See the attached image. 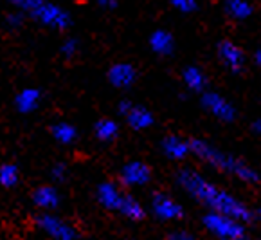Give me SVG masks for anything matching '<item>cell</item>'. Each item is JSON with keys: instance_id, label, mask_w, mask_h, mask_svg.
Instances as JSON below:
<instances>
[{"instance_id": "6da1fadb", "label": "cell", "mask_w": 261, "mask_h": 240, "mask_svg": "<svg viewBox=\"0 0 261 240\" xmlns=\"http://www.w3.org/2000/svg\"><path fill=\"white\" fill-rule=\"evenodd\" d=\"M175 182L193 201L205 206L207 211L229 215V217L236 219V221L243 222V224H247V222H250L254 219V213L250 211V208L242 199L220 188L218 184L209 181L204 174H200L195 168L184 166L180 170H177Z\"/></svg>"}, {"instance_id": "7a4b0ae2", "label": "cell", "mask_w": 261, "mask_h": 240, "mask_svg": "<svg viewBox=\"0 0 261 240\" xmlns=\"http://www.w3.org/2000/svg\"><path fill=\"white\" fill-rule=\"evenodd\" d=\"M191 152L196 161L220 172V174L234 177L236 181L245 182V184H259L261 182L259 168H256L232 152L216 147L211 141L202 139V137H191Z\"/></svg>"}, {"instance_id": "3957f363", "label": "cell", "mask_w": 261, "mask_h": 240, "mask_svg": "<svg viewBox=\"0 0 261 240\" xmlns=\"http://www.w3.org/2000/svg\"><path fill=\"white\" fill-rule=\"evenodd\" d=\"M13 9L23 13L27 18L53 31H67L72 28V15L69 9L53 0H9Z\"/></svg>"}, {"instance_id": "277c9868", "label": "cell", "mask_w": 261, "mask_h": 240, "mask_svg": "<svg viewBox=\"0 0 261 240\" xmlns=\"http://www.w3.org/2000/svg\"><path fill=\"white\" fill-rule=\"evenodd\" d=\"M204 228L218 240H243L245 238V224L229 215L207 211L202 219Z\"/></svg>"}, {"instance_id": "5b68a950", "label": "cell", "mask_w": 261, "mask_h": 240, "mask_svg": "<svg viewBox=\"0 0 261 240\" xmlns=\"http://www.w3.org/2000/svg\"><path fill=\"white\" fill-rule=\"evenodd\" d=\"M200 107L220 123H232L238 117L236 105L216 90H205L200 94Z\"/></svg>"}, {"instance_id": "8992f818", "label": "cell", "mask_w": 261, "mask_h": 240, "mask_svg": "<svg viewBox=\"0 0 261 240\" xmlns=\"http://www.w3.org/2000/svg\"><path fill=\"white\" fill-rule=\"evenodd\" d=\"M117 114L123 117V121L135 132H144L150 130L151 127L155 125V114L151 112L148 107L141 103H135V101L128 100H121L115 107Z\"/></svg>"}, {"instance_id": "52a82bcc", "label": "cell", "mask_w": 261, "mask_h": 240, "mask_svg": "<svg viewBox=\"0 0 261 240\" xmlns=\"http://www.w3.org/2000/svg\"><path fill=\"white\" fill-rule=\"evenodd\" d=\"M153 179V168L141 159H132L124 163L117 175V182L123 188H142L151 182Z\"/></svg>"}, {"instance_id": "ba28073f", "label": "cell", "mask_w": 261, "mask_h": 240, "mask_svg": "<svg viewBox=\"0 0 261 240\" xmlns=\"http://www.w3.org/2000/svg\"><path fill=\"white\" fill-rule=\"evenodd\" d=\"M35 224L43 235H47L53 240H76L77 229L65 219L58 217L54 213H40L35 219Z\"/></svg>"}, {"instance_id": "9c48e42d", "label": "cell", "mask_w": 261, "mask_h": 240, "mask_svg": "<svg viewBox=\"0 0 261 240\" xmlns=\"http://www.w3.org/2000/svg\"><path fill=\"white\" fill-rule=\"evenodd\" d=\"M150 209L153 217L162 222H177L184 219V206L166 191H155L150 199Z\"/></svg>"}, {"instance_id": "30bf717a", "label": "cell", "mask_w": 261, "mask_h": 240, "mask_svg": "<svg viewBox=\"0 0 261 240\" xmlns=\"http://www.w3.org/2000/svg\"><path fill=\"white\" fill-rule=\"evenodd\" d=\"M216 56H218L220 63L232 74H240L247 65L245 51L234 40H229V38L220 40L218 45H216Z\"/></svg>"}, {"instance_id": "8fae6325", "label": "cell", "mask_w": 261, "mask_h": 240, "mask_svg": "<svg viewBox=\"0 0 261 240\" xmlns=\"http://www.w3.org/2000/svg\"><path fill=\"white\" fill-rule=\"evenodd\" d=\"M107 80L114 89L128 90L137 83L139 70H137V67L130 62H115L108 67Z\"/></svg>"}, {"instance_id": "7c38bea8", "label": "cell", "mask_w": 261, "mask_h": 240, "mask_svg": "<svg viewBox=\"0 0 261 240\" xmlns=\"http://www.w3.org/2000/svg\"><path fill=\"white\" fill-rule=\"evenodd\" d=\"M162 155L168 161H175V163H182L186 159L193 157L191 152V137H182L178 134H168L161 139L159 143Z\"/></svg>"}, {"instance_id": "4fadbf2b", "label": "cell", "mask_w": 261, "mask_h": 240, "mask_svg": "<svg viewBox=\"0 0 261 240\" xmlns=\"http://www.w3.org/2000/svg\"><path fill=\"white\" fill-rule=\"evenodd\" d=\"M126 191L123 190V186L119 182L114 181H103L96 186V201L99 206H103L108 211H119L121 204L124 201Z\"/></svg>"}, {"instance_id": "5bb4252c", "label": "cell", "mask_w": 261, "mask_h": 240, "mask_svg": "<svg viewBox=\"0 0 261 240\" xmlns=\"http://www.w3.org/2000/svg\"><path fill=\"white\" fill-rule=\"evenodd\" d=\"M43 103V90L40 87H23L13 98V107L18 114H33L42 107Z\"/></svg>"}, {"instance_id": "9a60e30c", "label": "cell", "mask_w": 261, "mask_h": 240, "mask_svg": "<svg viewBox=\"0 0 261 240\" xmlns=\"http://www.w3.org/2000/svg\"><path fill=\"white\" fill-rule=\"evenodd\" d=\"M31 201L40 211L54 213L60 208V204H62V194L53 184H40L33 190Z\"/></svg>"}, {"instance_id": "2e32d148", "label": "cell", "mask_w": 261, "mask_h": 240, "mask_svg": "<svg viewBox=\"0 0 261 240\" xmlns=\"http://www.w3.org/2000/svg\"><path fill=\"white\" fill-rule=\"evenodd\" d=\"M148 47L159 58H168L177 49V40H175V36H173V33L169 29L159 28L153 29L150 33V36H148Z\"/></svg>"}, {"instance_id": "e0dca14e", "label": "cell", "mask_w": 261, "mask_h": 240, "mask_svg": "<svg viewBox=\"0 0 261 240\" xmlns=\"http://www.w3.org/2000/svg\"><path fill=\"white\" fill-rule=\"evenodd\" d=\"M182 85L186 87V90L195 94H202L205 90H209V78L205 74V70L198 65H186L180 73Z\"/></svg>"}, {"instance_id": "ac0fdd59", "label": "cell", "mask_w": 261, "mask_h": 240, "mask_svg": "<svg viewBox=\"0 0 261 240\" xmlns=\"http://www.w3.org/2000/svg\"><path fill=\"white\" fill-rule=\"evenodd\" d=\"M92 134L99 143L108 145L114 143L121 134V125L114 119V117H99V119L94 123Z\"/></svg>"}, {"instance_id": "d6986e66", "label": "cell", "mask_w": 261, "mask_h": 240, "mask_svg": "<svg viewBox=\"0 0 261 240\" xmlns=\"http://www.w3.org/2000/svg\"><path fill=\"white\" fill-rule=\"evenodd\" d=\"M49 132H50V137H53L58 145H63V147H70V145L76 143L77 137H80L77 127L69 123V121H56V123L50 125Z\"/></svg>"}, {"instance_id": "ffe728a7", "label": "cell", "mask_w": 261, "mask_h": 240, "mask_svg": "<svg viewBox=\"0 0 261 240\" xmlns=\"http://www.w3.org/2000/svg\"><path fill=\"white\" fill-rule=\"evenodd\" d=\"M223 13L229 20L245 22L254 15V6L250 0H223Z\"/></svg>"}, {"instance_id": "44dd1931", "label": "cell", "mask_w": 261, "mask_h": 240, "mask_svg": "<svg viewBox=\"0 0 261 240\" xmlns=\"http://www.w3.org/2000/svg\"><path fill=\"white\" fill-rule=\"evenodd\" d=\"M117 213H119L121 217L128 219V221H134V222H139L146 217V209H144L142 202L130 194L124 195V201H123V204H121V208Z\"/></svg>"}, {"instance_id": "7402d4cb", "label": "cell", "mask_w": 261, "mask_h": 240, "mask_svg": "<svg viewBox=\"0 0 261 240\" xmlns=\"http://www.w3.org/2000/svg\"><path fill=\"white\" fill-rule=\"evenodd\" d=\"M20 182V166L11 161L0 163V186L6 190H11Z\"/></svg>"}, {"instance_id": "603a6c76", "label": "cell", "mask_w": 261, "mask_h": 240, "mask_svg": "<svg viewBox=\"0 0 261 240\" xmlns=\"http://www.w3.org/2000/svg\"><path fill=\"white\" fill-rule=\"evenodd\" d=\"M81 51V43L77 38L74 36H67L62 43H60V55L63 56L65 60H74Z\"/></svg>"}, {"instance_id": "cb8c5ba5", "label": "cell", "mask_w": 261, "mask_h": 240, "mask_svg": "<svg viewBox=\"0 0 261 240\" xmlns=\"http://www.w3.org/2000/svg\"><path fill=\"white\" fill-rule=\"evenodd\" d=\"M49 175H50V179H53V182L63 184V182H67V179H69V175H70L69 164L63 163V161H58V163H54L53 166H50Z\"/></svg>"}, {"instance_id": "d4e9b609", "label": "cell", "mask_w": 261, "mask_h": 240, "mask_svg": "<svg viewBox=\"0 0 261 240\" xmlns=\"http://www.w3.org/2000/svg\"><path fill=\"white\" fill-rule=\"evenodd\" d=\"M169 6L180 15H193L195 11H198L200 0H169Z\"/></svg>"}, {"instance_id": "484cf974", "label": "cell", "mask_w": 261, "mask_h": 240, "mask_svg": "<svg viewBox=\"0 0 261 240\" xmlns=\"http://www.w3.org/2000/svg\"><path fill=\"white\" fill-rule=\"evenodd\" d=\"M4 22H6V28H9V29H13V31H15V29H20L23 23L27 22V16L23 15V13L13 9L11 13H8V15H6Z\"/></svg>"}, {"instance_id": "4316f807", "label": "cell", "mask_w": 261, "mask_h": 240, "mask_svg": "<svg viewBox=\"0 0 261 240\" xmlns=\"http://www.w3.org/2000/svg\"><path fill=\"white\" fill-rule=\"evenodd\" d=\"M168 240H196L195 235L186 229H173L171 233H168Z\"/></svg>"}, {"instance_id": "83f0119b", "label": "cell", "mask_w": 261, "mask_h": 240, "mask_svg": "<svg viewBox=\"0 0 261 240\" xmlns=\"http://www.w3.org/2000/svg\"><path fill=\"white\" fill-rule=\"evenodd\" d=\"M96 4L103 11H114L119 8V0H96Z\"/></svg>"}, {"instance_id": "f1b7e54d", "label": "cell", "mask_w": 261, "mask_h": 240, "mask_svg": "<svg viewBox=\"0 0 261 240\" xmlns=\"http://www.w3.org/2000/svg\"><path fill=\"white\" fill-rule=\"evenodd\" d=\"M252 62H254V65H256L257 69H261V49H256V51H254Z\"/></svg>"}, {"instance_id": "f546056e", "label": "cell", "mask_w": 261, "mask_h": 240, "mask_svg": "<svg viewBox=\"0 0 261 240\" xmlns=\"http://www.w3.org/2000/svg\"><path fill=\"white\" fill-rule=\"evenodd\" d=\"M250 128H252V132L256 134V136L261 137V117H259V119H256V121H252V127H250Z\"/></svg>"}, {"instance_id": "4dcf8cb0", "label": "cell", "mask_w": 261, "mask_h": 240, "mask_svg": "<svg viewBox=\"0 0 261 240\" xmlns=\"http://www.w3.org/2000/svg\"><path fill=\"white\" fill-rule=\"evenodd\" d=\"M256 217H257V219H259V221H261V208H259V209H257V211H256Z\"/></svg>"}]
</instances>
